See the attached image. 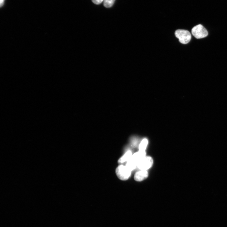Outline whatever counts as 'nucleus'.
I'll return each instance as SVG.
<instances>
[{
  "instance_id": "obj_12",
  "label": "nucleus",
  "mask_w": 227,
  "mask_h": 227,
  "mask_svg": "<svg viewBox=\"0 0 227 227\" xmlns=\"http://www.w3.org/2000/svg\"><path fill=\"white\" fill-rule=\"evenodd\" d=\"M5 0H1V7H2L4 5Z\"/></svg>"
},
{
  "instance_id": "obj_9",
  "label": "nucleus",
  "mask_w": 227,
  "mask_h": 227,
  "mask_svg": "<svg viewBox=\"0 0 227 227\" xmlns=\"http://www.w3.org/2000/svg\"><path fill=\"white\" fill-rule=\"evenodd\" d=\"M115 0H104V6L107 8L111 7L114 4Z\"/></svg>"
},
{
  "instance_id": "obj_6",
  "label": "nucleus",
  "mask_w": 227,
  "mask_h": 227,
  "mask_svg": "<svg viewBox=\"0 0 227 227\" xmlns=\"http://www.w3.org/2000/svg\"><path fill=\"white\" fill-rule=\"evenodd\" d=\"M148 176V173L146 170H140L136 173L134 179L137 181H141L147 179Z\"/></svg>"
},
{
  "instance_id": "obj_10",
  "label": "nucleus",
  "mask_w": 227,
  "mask_h": 227,
  "mask_svg": "<svg viewBox=\"0 0 227 227\" xmlns=\"http://www.w3.org/2000/svg\"><path fill=\"white\" fill-rule=\"evenodd\" d=\"M92 1L95 4L99 5L104 1V0H92Z\"/></svg>"
},
{
  "instance_id": "obj_1",
  "label": "nucleus",
  "mask_w": 227,
  "mask_h": 227,
  "mask_svg": "<svg viewBox=\"0 0 227 227\" xmlns=\"http://www.w3.org/2000/svg\"><path fill=\"white\" fill-rule=\"evenodd\" d=\"M145 152L139 151L132 155L130 159L127 162L126 166L131 171L134 170L139 162L146 157Z\"/></svg>"
},
{
  "instance_id": "obj_11",
  "label": "nucleus",
  "mask_w": 227,
  "mask_h": 227,
  "mask_svg": "<svg viewBox=\"0 0 227 227\" xmlns=\"http://www.w3.org/2000/svg\"><path fill=\"white\" fill-rule=\"evenodd\" d=\"M132 140H131V141L133 144H132L133 145H136L137 143V140L136 138H132Z\"/></svg>"
},
{
  "instance_id": "obj_7",
  "label": "nucleus",
  "mask_w": 227,
  "mask_h": 227,
  "mask_svg": "<svg viewBox=\"0 0 227 227\" xmlns=\"http://www.w3.org/2000/svg\"><path fill=\"white\" fill-rule=\"evenodd\" d=\"M132 153L131 151H128L121 157L118 160V163H123L126 162H128L131 158L132 156Z\"/></svg>"
},
{
  "instance_id": "obj_3",
  "label": "nucleus",
  "mask_w": 227,
  "mask_h": 227,
  "mask_svg": "<svg viewBox=\"0 0 227 227\" xmlns=\"http://www.w3.org/2000/svg\"><path fill=\"white\" fill-rule=\"evenodd\" d=\"M176 36L179 39L182 44H186L190 41L191 36L190 33L187 30H178L175 32Z\"/></svg>"
},
{
  "instance_id": "obj_8",
  "label": "nucleus",
  "mask_w": 227,
  "mask_h": 227,
  "mask_svg": "<svg viewBox=\"0 0 227 227\" xmlns=\"http://www.w3.org/2000/svg\"><path fill=\"white\" fill-rule=\"evenodd\" d=\"M148 144V141L146 138H145L142 140L139 145V151L145 152Z\"/></svg>"
},
{
  "instance_id": "obj_4",
  "label": "nucleus",
  "mask_w": 227,
  "mask_h": 227,
  "mask_svg": "<svg viewBox=\"0 0 227 227\" xmlns=\"http://www.w3.org/2000/svg\"><path fill=\"white\" fill-rule=\"evenodd\" d=\"M131 172L126 166L122 165L119 166L116 170L117 176L123 181L128 180L131 176Z\"/></svg>"
},
{
  "instance_id": "obj_2",
  "label": "nucleus",
  "mask_w": 227,
  "mask_h": 227,
  "mask_svg": "<svg viewBox=\"0 0 227 227\" xmlns=\"http://www.w3.org/2000/svg\"><path fill=\"white\" fill-rule=\"evenodd\" d=\"M192 35L196 38L200 39L206 37L208 32L206 28L201 24L194 26L191 30Z\"/></svg>"
},
{
  "instance_id": "obj_5",
  "label": "nucleus",
  "mask_w": 227,
  "mask_h": 227,
  "mask_svg": "<svg viewBox=\"0 0 227 227\" xmlns=\"http://www.w3.org/2000/svg\"><path fill=\"white\" fill-rule=\"evenodd\" d=\"M153 164L152 158L150 157H145L138 163L137 167L141 170H147L150 168Z\"/></svg>"
}]
</instances>
